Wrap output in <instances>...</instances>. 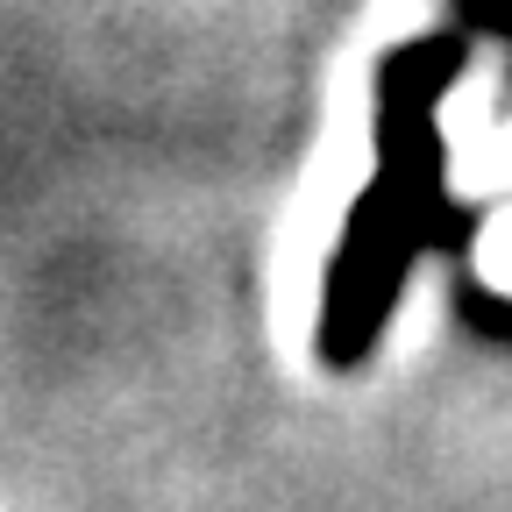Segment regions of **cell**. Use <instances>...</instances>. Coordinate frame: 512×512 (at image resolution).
Segmentation results:
<instances>
[{"instance_id": "6da1fadb", "label": "cell", "mask_w": 512, "mask_h": 512, "mask_svg": "<svg viewBox=\"0 0 512 512\" xmlns=\"http://www.w3.org/2000/svg\"><path fill=\"white\" fill-rule=\"evenodd\" d=\"M477 264H484V278H491V285H505V292H512V214H505V221H491V235H484V249H477Z\"/></svg>"}]
</instances>
